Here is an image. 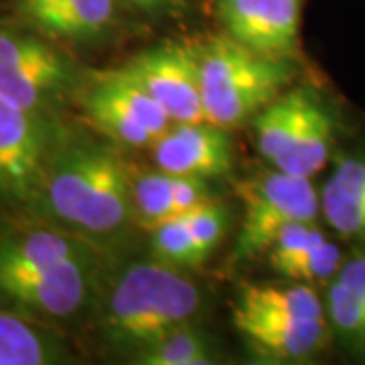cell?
<instances>
[{
	"instance_id": "6da1fadb",
	"label": "cell",
	"mask_w": 365,
	"mask_h": 365,
	"mask_svg": "<svg viewBox=\"0 0 365 365\" xmlns=\"http://www.w3.org/2000/svg\"><path fill=\"white\" fill-rule=\"evenodd\" d=\"M26 213L96 244L134 220L130 173L110 146L67 136Z\"/></svg>"
},
{
	"instance_id": "7a4b0ae2",
	"label": "cell",
	"mask_w": 365,
	"mask_h": 365,
	"mask_svg": "<svg viewBox=\"0 0 365 365\" xmlns=\"http://www.w3.org/2000/svg\"><path fill=\"white\" fill-rule=\"evenodd\" d=\"M96 311L102 341L112 351L134 357L170 329L193 323L201 290L181 268L134 262L102 284Z\"/></svg>"
},
{
	"instance_id": "3957f363",
	"label": "cell",
	"mask_w": 365,
	"mask_h": 365,
	"mask_svg": "<svg viewBox=\"0 0 365 365\" xmlns=\"http://www.w3.org/2000/svg\"><path fill=\"white\" fill-rule=\"evenodd\" d=\"M199 47L205 120L225 130L242 126L278 98L290 81L288 57H268L220 35Z\"/></svg>"
},
{
	"instance_id": "277c9868",
	"label": "cell",
	"mask_w": 365,
	"mask_h": 365,
	"mask_svg": "<svg viewBox=\"0 0 365 365\" xmlns=\"http://www.w3.org/2000/svg\"><path fill=\"white\" fill-rule=\"evenodd\" d=\"M83 86L78 63L29 26L0 23V96L35 116L63 122Z\"/></svg>"
},
{
	"instance_id": "5b68a950",
	"label": "cell",
	"mask_w": 365,
	"mask_h": 365,
	"mask_svg": "<svg viewBox=\"0 0 365 365\" xmlns=\"http://www.w3.org/2000/svg\"><path fill=\"white\" fill-rule=\"evenodd\" d=\"M100 276V254L63 262L0 264V309L59 327L96 309Z\"/></svg>"
},
{
	"instance_id": "8992f818",
	"label": "cell",
	"mask_w": 365,
	"mask_h": 365,
	"mask_svg": "<svg viewBox=\"0 0 365 365\" xmlns=\"http://www.w3.org/2000/svg\"><path fill=\"white\" fill-rule=\"evenodd\" d=\"M66 140L63 122L35 116L0 96V203L29 211Z\"/></svg>"
},
{
	"instance_id": "52a82bcc",
	"label": "cell",
	"mask_w": 365,
	"mask_h": 365,
	"mask_svg": "<svg viewBox=\"0 0 365 365\" xmlns=\"http://www.w3.org/2000/svg\"><path fill=\"white\" fill-rule=\"evenodd\" d=\"M244 220L235 240L234 260H250L268 252L278 234L297 222H314L321 195L311 179L274 169L235 185Z\"/></svg>"
},
{
	"instance_id": "ba28073f",
	"label": "cell",
	"mask_w": 365,
	"mask_h": 365,
	"mask_svg": "<svg viewBox=\"0 0 365 365\" xmlns=\"http://www.w3.org/2000/svg\"><path fill=\"white\" fill-rule=\"evenodd\" d=\"M81 106L98 130L128 148L153 146L173 124L165 108L120 71L93 76L81 91Z\"/></svg>"
},
{
	"instance_id": "9c48e42d",
	"label": "cell",
	"mask_w": 365,
	"mask_h": 365,
	"mask_svg": "<svg viewBox=\"0 0 365 365\" xmlns=\"http://www.w3.org/2000/svg\"><path fill=\"white\" fill-rule=\"evenodd\" d=\"M118 71L148 91L173 122H207L201 102L197 45L167 41L138 53Z\"/></svg>"
},
{
	"instance_id": "30bf717a",
	"label": "cell",
	"mask_w": 365,
	"mask_h": 365,
	"mask_svg": "<svg viewBox=\"0 0 365 365\" xmlns=\"http://www.w3.org/2000/svg\"><path fill=\"white\" fill-rule=\"evenodd\" d=\"M225 35L268 57H290L299 47L300 0H217Z\"/></svg>"
},
{
	"instance_id": "8fae6325",
	"label": "cell",
	"mask_w": 365,
	"mask_h": 365,
	"mask_svg": "<svg viewBox=\"0 0 365 365\" xmlns=\"http://www.w3.org/2000/svg\"><path fill=\"white\" fill-rule=\"evenodd\" d=\"M150 148L158 169L170 175L215 179L234 167L230 134L211 122H173Z\"/></svg>"
},
{
	"instance_id": "7c38bea8",
	"label": "cell",
	"mask_w": 365,
	"mask_h": 365,
	"mask_svg": "<svg viewBox=\"0 0 365 365\" xmlns=\"http://www.w3.org/2000/svg\"><path fill=\"white\" fill-rule=\"evenodd\" d=\"M234 325L252 351L270 364H304L329 339V319H290L234 307Z\"/></svg>"
},
{
	"instance_id": "4fadbf2b",
	"label": "cell",
	"mask_w": 365,
	"mask_h": 365,
	"mask_svg": "<svg viewBox=\"0 0 365 365\" xmlns=\"http://www.w3.org/2000/svg\"><path fill=\"white\" fill-rule=\"evenodd\" d=\"M21 23L51 41L86 43L102 37L114 23V0H19Z\"/></svg>"
},
{
	"instance_id": "5bb4252c",
	"label": "cell",
	"mask_w": 365,
	"mask_h": 365,
	"mask_svg": "<svg viewBox=\"0 0 365 365\" xmlns=\"http://www.w3.org/2000/svg\"><path fill=\"white\" fill-rule=\"evenodd\" d=\"M321 211L343 240L365 248V150L337 158L321 191Z\"/></svg>"
},
{
	"instance_id": "9a60e30c",
	"label": "cell",
	"mask_w": 365,
	"mask_h": 365,
	"mask_svg": "<svg viewBox=\"0 0 365 365\" xmlns=\"http://www.w3.org/2000/svg\"><path fill=\"white\" fill-rule=\"evenodd\" d=\"M76 355L57 327L0 309V365H63Z\"/></svg>"
},
{
	"instance_id": "2e32d148",
	"label": "cell",
	"mask_w": 365,
	"mask_h": 365,
	"mask_svg": "<svg viewBox=\"0 0 365 365\" xmlns=\"http://www.w3.org/2000/svg\"><path fill=\"white\" fill-rule=\"evenodd\" d=\"M335 144V120L325 104L311 93L307 112L292 144L280 158L272 163L274 169L313 179L331 158V148Z\"/></svg>"
},
{
	"instance_id": "e0dca14e",
	"label": "cell",
	"mask_w": 365,
	"mask_h": 365,
	"mask_svg": "<svg viewBox=\"0 0 365 365\" xmlns=\"http://www.w3.org/2000/svg\"><path fill=\"white\" fill-rule=\"evenodd\" d=\"M311 100L309 90H292L274 98L254 116V134L260 155L274 163L288 150L299 132L307 106Z\"/></svg>"
},
{
	"instance_id": "ac0fdd59",
	"label": "cell",
	"mask_w": 365,
	"mask_h": 365,
	"mask_svg": "<svg viewBox=\"0 0 365 365\" xmlns=\"http://www.w3.org/2000/svg\"><path fill=\"white\" fill-rule=\"evenodd\" d=\"M235 309L250 313L276 314L290 319H327V307L313 287L294 282L278 284H242L237 290Z\"/></svg>"
},
{
	"instance_id": "d6986e66",
	"label": "cell",
	"mask_w": 365,
	"mask_h": 365,
	"mask_svg": "<svg viewBox=\"0 0 365 365\" xmlns=\"http://www.w3.org/2000/svg\"><path fill=\"white\" fill-rule=\"evenodd\" d=\"M213 341L193 323L175 327L132 357L140 365H207L213 364Z\"/></svg>"
},
{
	"instance_id": "ffe728a7",
	"label": "cell",
	"mask_w": 365,
	"mask_h": 365,
	"mask_svg": "<svg viewBox=\"0 0 365 365\" xmlns=\"http://www.w3.org/2000/svg\"><path fill=\"white\" fill-rule=\"evenodd\" d=\"M134 220L146 230H155L160 223L175 220L173 175L165 170L143 173L132 179Z\"/></svg>"
},
{
	"instance_id": "44dd1931",
	"label": "cell",
	"mask_w": 365,
	"mask_h": 365,
	"mask_svg": "<svg viewBox=\"0 0 365 365\" xmlns=\"http://www.w3.org/2000/svg\"><path fill=\"white\" fill-rule=\"evenodd\" d=\"M153 258L163 264H169L175 268H197L203 262L199 258L193 242V235L189 230L187 217H175L170 222L160 223L158 227L153 230Z\"/></svg>"
},
{
	"instance_id": "7402d4cb",
	"label": "cell",
	"mask_w": 365,
	"mask_h": 365,
	"mask_svg": "<svg viewBox=\"0 0 365 365\" xmlns=\"http://www.w3.org/2000/svg\"><path fill=\"white\" fill-rule=\"evenodd\" d=\"M327 319L341 337L355 345L365 343V299L353 294L335 278L327 290Z\"/></svg>"
},
{
	"instance_id": "603a6c76",
	"label": "cell",
	"mask_w": 365,
	"mask_h": 365,
	"mask_svg": "<svg viewBox=\"0 0 365 365\" xmlns=\"http://www.w3.org/2000/svg\"><path fill=\"white\" fill-rule=\"evenodd\" d=\"M325 237V232L319 230V225L314 222L290 223L278 234L268 250V262L272 270L284 276L309 250L317 246L319 242H323Z\"/></svg>"
},
{
	"instance_id": "cb8c5ba5",
	"label": "cell",
	"mask_w": 365,
	"mask_h": 365,
	"mask_svg": "<svg viewBox=\"0 0 365 365\" xmlns=\"http://www.w3.org/2000/svg\"><path fill=\"white\" fill-rule=\"evenodd\" d=\"M185 217H187L189 230L193 235L197 254H199L201 262H205L222 244L223 234L227 230V222H230V209L220 201L211 199L201 207L187 213Z\"/></svg>"
},
{
	"instance_id": "d4e9b609",
	"label": "cell",
	"mask_w": 365,
	"mask_h": 365,
	"mask_svg": "<svg viewBox=\"0 0 365 365\" xmlns=\"http://www.w3.org/2000/svg\"><path fill=\"white\" fill-rule=\"evenodd\" d=\"M341 266H343L341 248L335 242H331L329 237H325L323 242H319L317 246L309 250L284 274V278L292 280V282H304V284L327 282V280H335V276L339 274Z\"/></svg>"
},
{
	"instance_id": "484cf974",
	"label": "cell",
	"mask_w": 365,
	"mask_h": 365,
	"mask_svg": "<svg viewBox=\"0 0 365 365\" xmlns=\"http://www.w3.org/2000/svg\"><path fill=\"white\" fill-rule=\"evenodd\" d=\"M335 278L343 287L349 288L353 294L365 299V254L353 256L351 260L343 262L339 274Z\"/></svg>"
},
{
	"instance_id": "4316f807",
	"label": "cell",
	"mask_w": 365,
	"mask_h": 365,
	"mask_svg": "<svg viewBox=\"0 0 365 365\" xmlns=\"http://www.w3.org/2000/svg\"><path fill=\"white\" fill-rule=\"evenodd\" d=\"M130 2L146 13H157V11H163L170 0H130Z\"/></svg>"
}]
</instances>
